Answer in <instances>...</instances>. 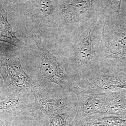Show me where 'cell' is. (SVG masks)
<instances>
[{
  "mask_svg": "<svg viewBox=\"0 0 126 126\" xmlns=\"http://www.w3.org/2000/svg\"><path fill=\"white\" fill-rule=\"evenodd\" d=\"M0 73L9 96L23 99L37 93L38 87L24 71L18 53L0 54Z\"/></svg>",
  "mask_w": 126,
  "mask_h": 126,
  "instance_id": "1",
  "label": "cell"
},
{
  "mask_svg": "<svg viewBox=\"0 0 126 126\" xmlns=\"http://www.w3.org/2000/svg\"><path fill=\"white\" fill-rule=\"evenodd\" d=\"M35 41L40 54L39 73L42 79L45 83H53L63 89L72 92V79L68 75L65 68L46 48L39 37Z\"/></svg>",
  "mask_w": 126,
  "mask_h": 126,
  "instance_id": "2",
  "label": "cell"
},
{
  "mask_svg": "<svg viewBox=\"0 0 126 126\" xmlns=\"http://www.w3.org/2000/svg\"><path fill=\"white\" fill-rule=\"evenodd\" d=\"M95 38L94 28L83 36L79 43L74 67V78L83 76L90 71L96 64L94 62V53L92 49L93 42Z\"/></svg>",
  "mask_w": 126,
  "mask_h": 126,
  "instance_id": "3",
  "label": "cell"
},
{
  "mask_svg": "<svg viewBox=\"0 0 126 126\" xmlns=\"http://www.w3.org/2000/svg\"><path fill=\"white\" fill-rule=\"evenodd\" d=\"M72 92L76 95L78 101L75 118L86 117L100 112L105 103L106 94L92 93L74 86Z\"/></svg>",
  "mask_w": 126,
  "mask_h": 126,
  "instance_id": "4",
  "label": "cell"
},
{
  "mask_svg": "<svg viewBox=\"0 0 126 126\" xmlns=\"http://www.w3.org/2000/svg\"><path fill=\"white\" fill-rule=\"evenodd\" d=\"M92 0H65L61 6L64 16L71 20H79L89 15L92 9Z\"/></svg>",
  "mask_w": 126,
  "mask_h": 126,
  "instance_id": "5",
  "label": "cell"
},
{
  "mask_svg": "<svg viewBox=\"0 0 126 126\" xmlns=\"http://www.w3.org/2000/svg\"><path fill=\"white\" fill-rule=\"evenodd\" d=\"M126 53V33L120 32L107 42L104 47L103 58L125 59Z\"/></svg>",
  "mask_w": 126,
  "mask_h": 126,
  "instance_id": "6",
  "label": "cell"
},
{
  "mask_svg": "<svg viewBox=\"0 0 126 126\" xmlns=\"http://www.w3.org/2000/svg\"><path fill=\"white\" fill-rule=\"evenodd\" d=\"M37 108L49 117L59 114H66L67 108V97L59 99L41 98L37 102Z\"/></svg>",
  "mask_w": 126,
  "mask_h": 126,
  "instance_id": "7",
  "label": "cell"
},
{
  "mask_svg": "<svg viewBox=\"0 0 126 126\" xmlns=\"http://www.w3.org/2000/svg\"><path fill=\"white\" fill-rule=\"evenodd\" d=\"M0 41L19 48L23 43L15 35L7 19V14L0 3Z\"/></svg>",
  "mask_w": 126,
  "mask_h": 126,
  "instance_id": "8",
  "label": "cell"
},
{
  "mask_svg": "<svg viewBox=\"0 0 126 126\" xmlns=\"http://www.w3.org/2000/svg\"><path fill=\"white\" fill-rule=\"evenodd\" d=\"M107 95L105 103L100 113L110 114L122 113L126 108V98L115 94L113 93Z\"/></svg>",
  "mask_w": 126,
  "mask_h": 126,
  "instance_id": "9",
  "label": "cell"
},
{
  "mask_svg": "<svg viewBox=\"0 0 126 126\" xmlns=\"http://www.w3.org/2000/svg\"><path fill=\"white\" fill-rule=\"evenodd\" d=\"M23 104L22 99L9 96L6 99L0 101V113L16 114L22 111Z\"/></svg>",
  "mask_w": 126,
  "mask_h": 126,
  "instance_id": "10",
  "label": "cell"
},
{
  "mask_svg": "<svg viewBox=\"0 0 126 126\" xmlns=\"http://www.w3.org/2000/svg\"><path fill=\"white\" fill-rule=\"evenodd\" d=\"M49 126H69L66 114H59L49 117Z\"/></svg>",
  "mask_w": 126,
  "mask_h": 126,
  "instance_id": "11",
  "label": "cell"
},
{
  "mask_svg": "<svg viewBox=\"0 0 126 126\" xmlns=\"http://www.w3.org/2000/svg\"><path fill=\"white\" fill-rule=\"evenodd\" d=\"M36 2L42 14L47 16L52 10V4L50 0H36Z\"/></svg>",
  "mask_w": 126,
  "mask_h": 126,
  "instance_id": "12",
  "label": "cell"
},
{
  "mask_svg": "<svg viewBox=\"0 0 126 126\" xmlns=\"http://www.w3.org/2000/svg\"><path fill=\"white\" fill-rule=\"evenodd\" d=\"M113 2H116L117 3H118L119 4V8L120 7V5L121 4V2H122V0H112Z\"/></svg>",
  "mask_w": 126,
  "mask_h": 126,
  "instance_id": "13",
  "label": "cell"
},
{
  "mask_svg": "<svg viewBox=\"0 0 126 126\" xmlns=\"http://www.w3.org/2000/svg\"><path fill=\"white\" fill-rule=\"evenodd\" d=\"M9 1L11 2H13V3H16L17 1L18 0H9Z\"/></svg>",
  "mask_w": 126,
  "mask_h": 126,
  "instance_id": "14",
  "label": "cell"
}]
</instances>
